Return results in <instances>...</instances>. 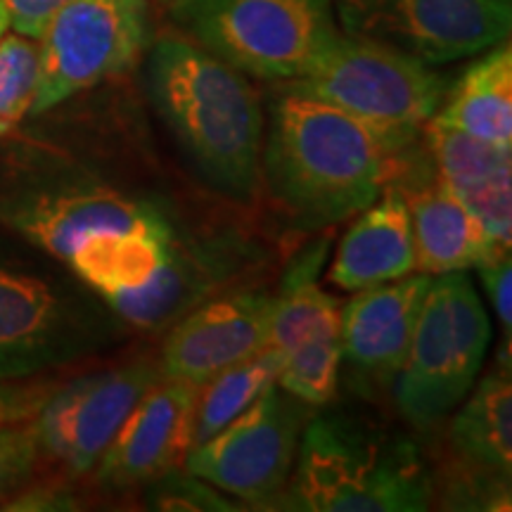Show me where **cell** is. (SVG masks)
I'll use <instances>...</instances> for the list:
<instances>
[{"mask_svg": "<svg viewBox=\"0 0 512 512\" xmlns=\"http://www.w3.org/2000/svg\"><path fill=\"white\" fill-rule=\"evenodd\" d=\"M399 157L351 114L280 88L266 124L261 181L294 226L320 230L370 207Z\"/></svg>", "mask_w": 512, "mask_h": 512, "instance_id": "6da1fadb", "label": "cell"}, {"mask_svg": "<svg viewBox=\"0 0 512 512\" xmlns=\"http://www.w3.org/2000/svg\"><path fill=\"white\" fill-rule=\"evenodd\" d=\"M147 95L204 185L233 202H252L266 117L249 76L169 31L147 55Z\"/></svg>", "mask_w": 512, "mask_h": 512, "instance_id": "7a4b0ae2", "label": "cell"}, {"mask_svg": "<svg viewBox=\"0 0 512 512\" xmlns=\"http://www.w3.org/2000/svg\"><path fill=\"white\" fill-rule=\"evenodd\" d=\"M434 498L437 479L418 441L347 408L320 406L273 510L418 512Z\"/></svg>", "mask_w": 512, "mask_h": 512, "instance_id": "3957f363", "label": "cell"}, {"mask_svg": "<svg viewBox=\"0 0 512 512\" xmlns=\"http://www.w3.org/2000/svg\"><path fill=\"white\" fill-rule=\"evenodd\" d=\"M283 88L351 114L403 155L446 98L448 79L399 50L339 31L318 60Z\"/></svg>", "mask_w": 512, "mask_h": 512, "instance_id": "277c9868", "label": "cell"}, {"mask_svg": "<svg viewBox=\"0 0 512 512\" xmlns=\"http://www.w3.org/2000/svg\"><path fill=\"white\" fill-rule=\"evenodd\" d=\"M126 328L86 283L0 256V382L95 354Z\"/></svg>", "mask_w": 512, "mask_h": 512, "instance_id": "5b68a950", "label": "cell"}, {"mask_svg": "<svg viewBox=\"0 0 512 512\" xmlns=\"http://www.w3.org/2000/svg\"><path fill=\"white\" fill-rule=\"evenodd\" d=\"M491 320L470 275H432L406 361L392 382L401 418L415 430L441 425L482 373Z\"/></svg>", "mask_w": 512, "mask_h": 512, "instance_id": "8992f818", "label": "cell"}, {"mask_svg": "<svg viewBox=\"0 0 512 512\" xmlns=\"http://www.w3.org/2000/svg\"><path fill=\"white\" fill-rule=\"evenodd\" d=\"M183 34L242 74L266 81L302 76L339 34L332 0H181Z\"/></svg>", "mask_w": 512, "mask_h": 512, "instance_id": "52a82bcc", "label": "cell"}, {"mask_svg": "<svg viewBox=\"0 0 512 512\" xmlns=\"http://www.w3.org/2000/svg\"><path fill=\"white\" fill-rule=\"evenodd\" d=\"M0 223L64 264L79 242L105 230L138 228L176 240L192 228L162 192L126 188L93 174L0 192Z\"/></svg>", "mask_w": 512, "mask_h": 512, "instance_id": "ba28073f", "label": "cell"}, {"mask_svg": "<svg viewBox=\"0 0 512 512\" xmlns=\"http://www.w3.org/2000/svg\"><path fill=\"white\" fill-rule=\"evenodd\" d=\"M36 41L31 114H43L136 67L150 43L147 0H67Z\"/></svg>", "mask_w": 512, "mask_h": 512, "instance_id": "9c48e42d", "label": "cell"}, {"mask_svg": "<svg viewBox=\"0 0 512 512\" xmlns=\"http://www.w3.org/2000/svg\"><path fill=\"white\" fill-rule=\"evenodd\" d=\"M311 413L275 382L214 437L192 446L183 467L249 508L273 510L292 477Z\"/></svg>", "mask_w": 512, "mask_h": 512, "instance_id": "30bf717a", "label": "cell"}, {"mask_svg": "<svg viewBox=\"0 0 512 512\" xmlns=\"http://www.w3.org/2000/svg\"><path fill=\"white\" fill-rule=\"evenodd\" d=\"M339 31L437 67L501 46L512 0H332Z\"/></svg>", "mask_w": 512, "mask_h": 512, "instance_id": "8fae6325", "label": "cell"}, {"mask_svg": "<svg viewBox=\"0 0 512 512\" xmlns=\"http://www.w3.org/2000/svg\"><path fill=\"white\" fill-rule=\"evenodd\" d=\"M328 240L313 242L287 268L273 292L268 347L283 354L278 384L306 406L335 399L342 377V304L316 283Z\"/></svg>", "mask_w": 512, "mask_h": 512, "instance_id": "7c38bea8", "label": "cell"}, {"mask_svg": "<svg viewBox=\"0 0 512 512\" xmlns=\"http://www.w3.org/2000/svg\"><path fill=\"white\" fill-rule=\"evenodd\" d=\"M159 356H136L53 387L31 418L41 456L69 475H91L133 406L162 380Z\"/></svg>", "mask_w": 512, "mask_h": 512, "instance_id": "4fadbf2b", "label": "cell"}, {"mask_svg": "<svg viewBox=\"0 0 512 512\" xmlns=\"http://www.w3.org/2000/svg\"><path fill=\"white\" fill-rule=\"evenodd\" d=\"M259 261V245L240 228L192 226L143 290L119 294L107 304L128 328L162 332L197 304L230 290Z\"/></svg>", "mask_w": 512, "mask_h": 512, "instance_id": "5bb4252c", "label": "cell"}, {"mask_svg": "<svg viewBox=\"0 0 512 512\" xmlns=\"http://www.w3.org/2000/svg\"><path fill=\"white\" fill-rule=\"evenodd\" d=\"M273 292L264 287L226 290L197 304L166 328L159 354L164 377L200 387L219 370L268 347Z\"/></svg>", "mask_w": 512, "mask_h": 512, "instance_id": "9a60e30c", "label": "cell"}, {"mask_svg": "<svg viewBox=\"0 0 512 512\" xmlns=\"http://www.w3.org/2000/svg\"><path fill=\"white\" fill-rule=\"evenodd\" d=\"M197 384L162 377L126 415L95 465L98 486L110 494L143 489L183 467L192 446Z\"/></svg>", "mask_w": 512, "mask_h": 512, "instance_id": "2e32d148", "label": "cell"}, {"mask_svg": "<svg viewBox=\"0 0 512 512\" xmlns=\"http://www.w3.org/2000/svg\"><path fill=\"white\" fill-rule=\"evenodd\" d=\"M432 275L406 278L356 292L342 306V366L361 387L392 384L406 361L422 299Z\"/></svg>", "mask_w": 512, "mask_h": 512, "instance_id": "e0dca14e", "label": "cell"}, {"mask_svg": "<svg viewBox=\"0 0 512 512\" xmlns=\"http://www.w3.org/2000/svg\"><path fill=\"white\" fill-rule=\"evenodd\" d=\"M420 183L411 190L401 188L411 211L415 261L418 273H467L491 261L494 256L510 252L491 238L477 214L467 207L463 197L441 178L437 171L425 176L420 171Z\"/></svg>", "mask_w": 512, "mask_h": 512, "instance_id": "ac0fdd59", "label": "cell"}, {"mask_svg": "<svg viewBox=\"0 0 512 512\" xmlns=\"http://www.w3.org/2000/svg\"><path fill=\"white\" fill-rule=\"evenodd\" d=\"M413 273H418V261L411 211L399 185L387 183L344 233L328 278L339 290L361 292Z\"/></svg>", "mask_w": 512, "mask_h": 512, "instance_id": "d6986e66", "label": "cell"}, {"mask_svg": "<svg viewBox=\"0 0 512 512\" xmlns=\"http://www.w3.org/2000/svg\"><path fill=\"white\" fill-rule=\"evenodd\" d=\"M512 366H498L472 384L451 413L448 444L460 470L510 479L512 472Z\"/></svg>", "mask_w": 512, "mask_h": 512, "instance_id": "ffe728a7", "label": "cell"}, {"mask_svg": "<svg viewBox=\"0 0 512 512\" xmlns=\"http://www.w3.org/2000/svg\"><path fill=\"white\" fill-rule=\"evenodd\" d=\"M183 235L169 240L138 228L105 230L79 242V247L67 259V266L81 283L110 302L119 294L143 290L162 268L169 249Z\"/></svg>", "mask_w": 512, "mask_h": 512, "instance_id": "44dd1931", "label": "cell"}, {"mask_svg": "<svg viewBox=\"0 0 512 512\" xmlns=\"http://www.w3.org/2000/svg\"><path fill=\"white\" fill-rule=\"evenodd\" d=\"M434 119L489 143L512 147V48L505 41L486 50L448 86Z\"/></svg>", "mask_w": 512, "mask_h": 512, "instance_id": "7402d4cb", "label": "cell"}, {"mask_svg": "<svg viewBox=\"0 0 512 512\" xmlns=\"http://www.w3.org/2000/svg\"><path fill=\"white\" fill-rule=\"evenodd\" d=\"M283 368V354L266 347L259 354L219 370L197 387L195 422H192V446H200L223 430L240 413L278 382ZM190 446V448H192Z\"/></svg>", "mask_w": 512, "mask_h": 512, "instance_id": "603a6c76", "label": "cell"}, {"mask_svg": "<svg viewBox=\"0 0 512 512\" xmlns=\"http://www.w3.org/2000/svg\"><path fill=\"white\" fill-rule=\"evenodd\" d=\"M422 138L434 171L456 192L477 188L503 169H512V147L470 136L434 117L422 128Z\"/></svg>", "mask_w": 512, "mask_h": 512, "instance_id": "cb8c5ba5", "label": "cell"}, {"mask_svg": "<svg viewBox=\"0 0 512 512\" xmlns=\"http://www.w3.org/2000/svg\"><path fill=\"white\" fill-rule=\"evenodd\" d=\"M38 86V41L24 34L0 38V138L29 117Z\"/></svg>", "mask_w": 512, "mask_h": 512, "instance_id": "d4e9b609", "label": "cell"}, {"mask_svg": "<svg viewBox=\"0 0 512 512\" xmlns=\"http://www.w3.org/2000/svg\"><path fill=\"white\" fill-rule=\"evenodd\" d=\"M143 503L147 510H221V512H235L247 510L238 498L223 494L207 479L192 475L183 467L164 472L162 477L152 479L150 484L143 486Z\"/></svg>", "mask_w": 512, "mask_h": 512, "instance_id": "484cf974", "label": "cell"}, {"mask_svg": "<svg viewBox=\"0 0 512 512\" xmlns=\"http://www.w3.org/2000/svg\"><path fill=\"white\" fill-rule=\"evenodd\" d=\"M41 458L31 420L0 422V503L31 482Z\"/></svg>", "mask_w": 512, "mask_h": 512, "instance_id": "4316f807", "label": "cell"}, {"mask_svg": "<svg viewBox=\"0 0 512 512\" xmlns=\"http://www.w3.org/2000/svg\"><path fill=\"white\" fill-rule=\"evenodd\" d=\"M510 171L503 169L489 181L477 185V188L458 192L463 197L467 207L477 214V219L484 223L486 230L491 233L501 247H510L512 242V181Z\"/></svg>", "mask_w": 512, "mask_h": 512, "instance_id": "83f0119b", "label": "cell"}, {"mask_svg": "<svg viewBox=\"0 0 512 512\" xmlns=\"http://www.w3.org/2000/svg\"><path fill=\"white\" fill-rule=\"evenodd\" d=\"M479 278H482L484 292L489 297L491 306H494L498 323H501V332L505 339V351L512 354V259L510 252H503L494 256L477 268Z\"/></svg>", "mask_w": 512, "mask_h": 512, "instance_id": "f1b7e54d", "label": "cell"}, {"mask_svg": "<svg viewBox=\"0 0 512 512\" xmlns=\"http://www.w3.org/2000/svg\"><path fill=\"white\" fill-rule=\"evenodd\" d=\"M53 392V384L0 382V422L31 420Z\"/></svg>", "mask_w": 512, "mask_h": 512, "instance_id": "f546056e", "label": "cell"}, {"mask_svg": "<svg viewBox=\"0 0 512 512\" xmlns=\"http://www.w3.org/2000/svg\"><path fill=\"white\" fill-rule=\"evenodd\" d=\"M67 0H5L10 12V29L29 38H38L50 22V17Z\"/></svg>", "mask_w": 512, "mask_h": 512, "instance_id": "4dcf8cb0", "label": "cell"}, {"mask_svg": "<svg viewBox=\"0 0 512 512\" xmlns=\"http://www.w3.org/2000/svg\"><path fill=\"white\" fill-rule=\"evenodd\" d=\"M8 510H76V498L72 491L64 486L43 484V486H24L15 496L8 498Z\"/></svg>", "mask_w": 512, "mask_h": 512, "instance_id": "1f68e13d", "label": "cell"}, {"mask_svg": "<svg viewBox=\"0 0 512 512\" xmlns=\"http://www.w3.org/2000/svg\"><path fill=\"white\" fill-rule=\"evenodd\" d=\"M10 31V12H8V5H5V0H0V38Z\"/></svg>", "mask_w": 512, "mask_h": 512, "instance_id": "d6a6232c", "label": "cell"}, {"mask_svg": "<svg viewBox=\"0 0 512 512\" xmlns=\"http://www.w3.org/2000/svg\"><path fill=\"white\" fill-rule=\"evenodd\" d=\"M157 3H159V5H164V8L171 12V10H174V8H176V5H178V3H181V0H157Z\"/></svg>", "mask_w": 512, "mask_h": 512, "instance_id": "836d02e7", "label": "cell"}]
</instances>
